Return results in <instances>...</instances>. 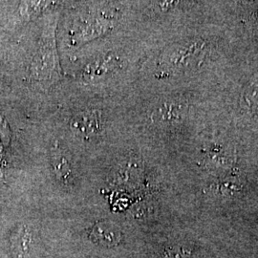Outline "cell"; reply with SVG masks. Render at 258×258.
Returning <instances> with one entry per match:
<instances>
[{
  "mask_svg": "<svg viewBox=\"0 0 258 258\" xmlns=\"http://www.w3.org/2000/svg\"><path fill=\"white\" fill-rule=\"evenodd\" d=\"M185 109L182 102L166 101L160 104L151 115V119L157 123L171 124L182 120Z\"/></svg>",
  "mask_w": 258,
  "mask_h": 258,
  "instance_id": "obj_4",
  "label": "cell"
},
{
  "mask_svg": "<svg viewBox=\"0 0 258 258\" xmlns=\"http://www.w3.org/2000/svg\"><path fill=\"white\" fill-rule=\"evenodd\" d=\"M118 63L119 58L117 56L108 55L88 65L84 70L83 75L86 78L101 77L103 75L111 73L113 70H115L118 67Z\"/></svg>",
  "mask_w": 258,
  "mask_h": 258,
  "instance_id": "obj_5",
  "label": "cell"
},
{
  "mask_svg": "<svg viewBox=\"0 0 258 258\" xmlns=\"http://www.w3.org/2000/svg\"><path fill=\"white\" fill-rule=\"evenodd\" d=\"M229 148L225 147L224 145H219L216 143H213L210 147L205 149V156L212 162H218L220 160L221 162H229Z\"/></svg>",
  "mask_w": 258,
  "mask_h": 258,
  "instance_id": "obj_6",
  "label": "cell"
},
{
  "mask_svg": "<svg viewBox=\"0 0 258 258\" xmlns=\"http://www.w3.org/2000/svg\"><path fill=\"white\" fill-rule=\"evenodd\" d=\"M103 121L101 114L96 110H84L78 113L71 120V128L75 133L90 136L100 133Z\"/></svg>",
  "mask_w": 258,
  "mask_h": 258,
  "instance_id": "obj_2",
  "label": "cell"
},
{
  "mask_svg": "<svg viewBox=\"0 0 258 258\" xmlns=\"http://www.w3.org/2000/svg\"><path fill=\"white\" fill-rule=\"evenodd\" d=\"M244 105L249 109L258 106V79L249 84V87L243 94Z\"/></svg>",
  "mask_w": 258,
  "mask_h": 258,
  "instance_id": "obj_7",
  "label": "cell"
},
{
  "mask_svg": "<svg viewBox=\"0 0 258 258\" xmlns=\"http://www.w3.org/2000/svg\"><path fill=\"white\" fill-rule=\"evenodd\" d=\"M203 51V44L197 41L173 46L166 52L163 62L166 67L172 70L188 68L198 60L199 55Z\"/></svg>",
  "mask_w": 258,
  "mask_h": 258,
  "instance_id": "obj_1",
  "label": "cell"
},
{
  "mask_svg": "<svg viewBox=\"0 0 258 258\" xmlns=\"http://www.w3.org/2000/svg\"><path fill=\"white\" fill-rule=\"evenodd\" d=\"M34 71L42 80L51 79L58 73L55 50L52 46V43L48 42L46 45L41 46L35 62Z\"/></svg>",
  "mask_w": 258,
  "mask_h": 258,
  "instance_id": "obj_3",
  "label": "cell"
}]
</instances>
